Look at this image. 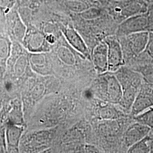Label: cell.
Segmentation results:
<instances>
[{
	"instance_id": "8",
	"label": "cell",
	"mask_w": 153,
	"mask_h": 153,
	"mask_svg": "<svg viewBox=\"0 0 153 153\" xmlns=\"http://www.w3.org/2000/svg\"><path fill=\"white\" fill-rule=\"evenodd\" d=\"M93 59L95 68L99 72L103 73L108 70V47L104 41L100 43L94 49Z\"/></svg>"
},
{
	"instance_id": "1",
	"label": "cell",
	"mask_w": 153,
	"mask_h": 153,
	"mask_svg": "<svg viewBox=\"0 0 153 153\" xmlns=\"http://www.w3.org/2000/svg\"><path fill=\"white\" fill-rule=\"evenodd\" d=\"M122 88V97L119 104L126 111H130L132 104L143 81L140 73L125 66L115 71Z\"/></svg>"
},
{
	"instance_id": "3",
	"label": "cell",
	"mask_w": 153,
	"mask_h": 153,
	"mask_svg": "<svg viewBox=\"0 0 153 153\" xmlns=\"http://www.w3.org/2000/svg\"><path fill=\"white\" fill-rule=\"evenodd\" d=\"M104 42L108 47V70L116 71L126 65L122 45L116 36H108Z\"/></svg>"
},
{
	"instance_id": "4",
	"label": "cell",
	"mask_w": 153,
	"mask_h": 153,
	"mask_svg": "<svg viewBox=\"0 0 153 153\" xmlns=\"http://www.w3.org/2000/svg\"><path fill=\"white\" fill-rule=\"evenodd\" d=\"M153 107V88L144 82L132 104L130 113L133 117Z\"/></svg>"
},
{
	"instance_id": "10",
	"label": "cell",
	"mask_w": 153,
	"mask_h": 153,
	"mask_svg": "<svg viewBox=\"0 0 153 153\" xmlns=\"http://www.w3.org/2000/svg\"><path fill=\"white\" fill-rule=\"evenodd\" d=\"M107 91L109 100L114 103L119 104L123 92L120 83L115 75L108 77Z\"/></svg>"
},
{
	"instance_id": "15",
	"label": "cell",
	"mask_w": 153,
	"mask_h": 153,
	"mask_svg": "<svg viewBox=\"0 0 153 153\" xmlns=\"http://www.w3.org/2000/svg\"><path fill=\"white\" fill-rule=\"evenodd\" d=\"M44 36L40 33H33L29 35L28 37V44L33 48H38L40 47L42 44H44Z\"/></svg>"
},
{
	"instance_id": "2",
	"label": "cell",
	"mask_w": 153,
	"mask_h": 153,
	"mask_svg": "<svg viewBox=\"0 0 153 153\" xmlns=\"http://www.w3.org/2000/svg\"><path fill=\"white\" fill-rule=\"evenodd\" d=\"M153 30V24L146 14H138L126 19L121 23L117 30V36H125L133 33Z\"/></svg>"
},
{
	"instance_id": "16",
	"label": "cell",
	"mask_w": 153,
	"mask_h": 153,
	"mask_svg": "<svg viewBox=\"0 0 153 153\" xmlns=\"http://www.w3.org/2000/svg\"><path fill=\"white\" fill-rule=\"evenodd\" d=\"M11 43L9 39L4 35H0V59L7 57L10 52Z\"/></svg>"
},
{
	"instance_id": "14",
	"label": "cell",
	"mask_w": 153,
	"mask_h": 153,
	"mask_svg": "<svg viewBox=\"0 0 153 153\" xmlns=\"http://www.w3.org/2000/svg\"><path fill=\"white\" fill-rule=\"evenodd\" d=\"M65 5L69 10L74 13H82L89 8L87 4L81 0H68Z\"/></svg>"
},
{
	"instance_id": "7",
	"label": "cell",
	"mask_w": 153,
	"mask_h": 153,
	"mask_svg": "<svg viewBox=\"0 0 153 153\" xmlns=\"http://www.w3.org/2000/svg\"><path fill=\"white\" fill-rule=\"evenodd\" d=\"M6 26L11 35L17 38H21L24 33L25 27L20 14L14 7L5 15Z\"/></svg>"
},
{
	"instance_id": "17",
	"label": "cell",
	"mask_w": 153,
	"mask_h": 153,
	"mask_svg": "<svg viewBox=\"0 0 153 153\" xmlns=\"http://www.w3.org/2000/svg\"><path fill=\"white\" fill-rule=\"evenodd\" d=\"M16 0H0V13L6 15L16 4Z\"/></svg>"
},
{
	"instance_id": "5",
	"label": "cell",
	"mask_w": 153,
	"mask_h": 153,
	"mask_svg": "<svg viewBox=\"0 0 153 153\" xmlns=\"http://www.w3.org/2000/svg\"><path fill=\"white\" fill-rule=\"evenodd\" d=\"M126 38L129 55L127 58L137 57L143 53L146 49L149 38V32L133 33L123 36Z\"/></svg>"
},
{
	"instance_id": "9",
	"label": "cell",
	"mask_w": 153,
	"mask_h": 153,
	"mask_svg": "<svg viewBox=\"0 0 153 153\" xmlns=\"http://www.w3.org/2000/svg\"><path fill=\"white\" fill-rule=\"evenodd\" d=\"M66 40L73 47L88 59L90 58L89 50L80 35L73 28L66 27L63 30Z\"/></svg>"
},
{
	"instance_id": "21",
	"label": "cell",
	"mask_w": 153,
	"mask_h": 153,
	"mask_svg": "<svg viewBox=\"0 0 153 153\" xmlns=\"http://www.w3.org/2000/svg\"><path fill=\"white\" fill-rule=\"evenodd\" d=\"M47 40L49 43H53L55 42V37L53 35H49L47 37Z\"/></svg>"
},
{
	"instance_id": "6",
	"label": "cell",
	"mask_w": 153,
	"mask_h": 153,
	"mask_svg": "<svg viewBox=\"0 0 153 153\" xmlns=\"http://www.w3.org/2000/svg\"><path fill=\"white\" fill-rule=\"evenodd\" d=\"M151 132V129L148 126L136 122L129 126L124 133V142L127 148L148 136Z\"/></svg>"
},
{
	"instance_id": "20",
	"label": "cell",
	"mask_w": 153,
	"mask_h": 153,
	"mask_svg": "<svg viewBox=\"0 0 153 153\" xmlns=\"http://www.w3.org/2000/svg\"><path fill=\"white\" fill-rule=\"evenodd\" d=\"M150 153H153V134L150 135Z\"/></svg>"
},
{
	"instance_id": "19",
	"label": "cell",
	"mask_w": 153,
	"mask_h": 153,
	"mask_svg": "<svg viewBox=\"0 0 153 153\" xmlns=\"http://www.w3.org/2000/svg\"><path fill=\"white\" fill-rule=\"evenodd\" d=\"M82 16L86 19H94L99 16V12L96 9H90L88 8L81 13Z\"/></svg>"
},
{
	"instance_id": "18",
	"label": "cell",
	"mask_w": 153,
	"mask_h": 153,
	"mask_svg": "<svg viewBox=\"0 0 153 153\" xmlns=\"http://www.w3.org/2000/svg\"><path fill=\"white\" fill-rule=\"evenodd\" d=\"M144 52H146L149 57L153 62V30L149 32L148 43Z\"/></svg>"
},
{
	"instance_id": "12",
	"label": "cell",
	"mask_w": 153,
	"mask_h": 153,
	"mask_svg": "<svg viewBox=\"0 0 153 153\" xmlns=\"http://www.w3.org/2000/svg\"><path fill=\"white\" fill-rule=\"evenodd\" d=\"M135 120L148 126L153 131V107L147 109L134 117Z\"/></svg>"
},
{
	"instance_id": "11",
	"label": "cell",
	"mask_w": 153,
	"mask_h": 153,
	"mask_svg": "<svg viewBox=\"0 0 153 153\" xmlns=\"http://www.w3.org/2000/svg\"><path fill=\"white\" fill-rule=\"evenodd\" d=\"M127 153H150V136L145 137L141 140L132 145L128 148Z\"/></svg>"
},
{
	"instance_id": "13",
	"label": "cell",
	"mask_w": 153,
	"mask_h": 153,
	"mask_svg": "<svg viewBox=\"0 0 153 153\" xmlns=\"http://www.w3.org/2000/svg\"><path fill=\"white\" fill-rule=\"evenodd\" d=\"M19 136V129L16 126H9L6 131V138L9 147H16Z\"/></svg>"
}]
</instances>
